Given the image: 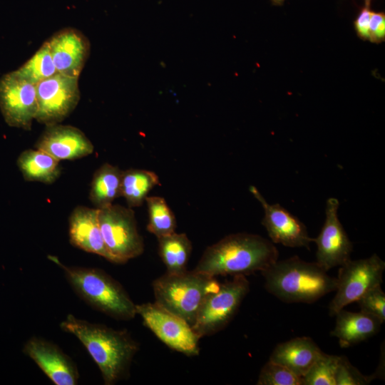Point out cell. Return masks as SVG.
<instances>
[{
    "label": "cell",
    "mask_w": 385,
    "mask_h": 385,
    "mask_svg": "<svg viewBox=\"0 0 385 385\" xmlns=\"http://www.w3.org/2000/svg\"><path fill=\"white\" fill-rule=\"evenodd\" d=\"M278 256L273 243L260 235L231 234L209 246L193 270L213 277L245 276L267 269Z\"/></svg>",
    "instance_id": "cell-1"
},
{
    "label": "cell",
    "mask_w": 385,
    "mask_h": 385,
    "mask_svg": "<svg viewBox=\"0 0 385 385\" xmlns=\"http://www.w3.org/2000/svg\"><path fill=\"white\" fill-rule=\"evenodd\" d=\"M61 329L74 335L98 365L106 385L123 379L138 351V344L126 330H115L68 314Z\"/></svg>",
    "instance_id": "cell-2"
},
{
    "label": "cell",
    "mask_w": 385,
    "mask_h": 385,
    "mask_svg": "<svg viewBox=\"0 0 385 385\" xmlns=\"http://www.w3.org/2000/svg\"><path fill=\"white\" fill-rule=\"evenodd\" d=\"M322 266L298 256L276 261L261 272L268 292L287 303H313L335 291L337 277Z\"/></svg>",
    "instance_id": "cell-3"
},
{
    "label": "cell",
    "mask_w": 385,
    "mask_h": 385,
    "mask_svg": "<svg viewBox=\"0 0 385 385\" xmlns=\"http://www.w3.org/2000/svg\"><path fill=\"white\" fill-rule=\"evenodd\" d=\"M48 258L63 270L73 290L93 309L121 320L132 319L137 314L136 304L123 286L103 270L67 266L56 256Z\"/></svg>",
    "instance_id": "cell-4"
},
{
    "label": "cell",
    "mask_w": 385,
    "mask_h": 385,
    "mask_svg": "<svg viewBox=\"0 0 385 385\" xmlns=\"http://www.w3.org/2000/svg\"><path fill=\"white\" fill-rule=\"evenodd\" d=\"M220 284L215 277L192 271L166 272L153 282L157 304L192 325L205 299Z\"/></svg>",
    "instance_id": "cell-5"
},
{
    "label": "cell",
    "mask_w": 385,
    "mask_h": 385,
    "mask_svg": "<svg viewBox=\"0 0 385 385\" xmlns=\"http://www.w3.org/2000/svg\"><path fill=\"white\" fill-rule=\"evenodd\" d=\"M250 290L244 275L233 276L203 300L192 328L197 337L212 335L225 327L235 315Z\"/></svg>",
    "instance_id": "cell-6"
},
{
    "label": "cell",
    "mask_w": 385,
    "mask_h": 385,
    "mask_svg": "<svg viewBox=\"0 0 385 385\" xmlns=\"http://www.w3.org/2000/svg\"><path fill=\"white\" fill-rule=\"evenodd\" d=\"M98 220L112 262L123 264L140 255L144 243L137 228L134 212L119 205L99 209Z\"/></svg>",
    "instance_id": "cell-7"
},
{
    "label": "cell",
    "mask_w": 385,
    "mask_h": 385,
    "mask_svg": "<svg viewBox=\"0 0 385 385\" xmlns=\"http://www.w3.org/2000/svg\"><path fill=\"white\" fill-rule=\"evenodd\" d=\"M384 269L385 262L376 254L366 259L349 260L341 265L337 277L336 294L329 306V315H336L370 289L381 284Z\"/></svg>",
    "instance_id": "cell-8"
},
{
    "label": "cell",
    "mask_w": 385,
    "mask_h": 385,
    "mask_svg": "<svg viewBox=\"0 0 385 385\" xmlns=\"http://www.w3.org/2000/svg\"><path fill=\"white\" fill-rule=\"evenodd\" d=\"M144 324L170 349L186 356L200 353V338L185 319L156 302L136 304Z\"/></svg>",
    "instance_id": "cell-9"
},
{
    "label": "cell",
    "mask_w": 385,
    "mask_h": 385,
    "mask_svg": "<svg viewBox=\"0 0 385 385\" xmlns=\"http://www.w3.org/2000/svg\"><path fill=\"white\" fill-rule=\"evenodd\" d=\"M78 79L56 73L37 83L38 111L35 120L48 126L67 118L80 100Z\"/></svg>",
    "instance_id": "cell-10"
},
{
    "label": "cell",
    "mask_w": 385,
    "mask_h": 385,
    "mask_svg": "<svg viewBox=\"0 0 385 385\" xmlns=\"http://www.w3.org/2000/svg\"><path fill=\"white\" fill-rule=\"evenodd\" d=\"M0 110L6 123L30 130L38 111L36 85L9 72L0 78Z\"/></svg>",
    "instance_id": "cell-11"
},
{
    "label": "cell",
    "mask_w": 385,
    "mask_h": 385,
    "mask_svg": "<svg viewBox=\"0 0 385 385\" xmlns=\"http://www.w3.org/2000/svg\"><path fill=\"white\" fill-rule=\"evenodd\" d=\"M339 200L330 197L327 200L324 225L317 237V262L326 271L341 266L351 260L353 245L349 240L337 215Z\"/></svg>",
    "instance_id": "cell-12"
},
{
    "label": "cell",
    "mask_w": 385,
    "mask_h": 385,
    "mask_svg": "<svg viewBox=\"0 0 385 385\" xmlns=\"http://www.w3.org/2000/svg\"><path fill=\"white\" fill-rule=\"evenodd\" d=\"M250 192L260 202L265 211L262 224L272 242L290 247H305L309 249L313 238L308 235L305 225L279 204L270 205L255 186Z\"/></svg>",
    "instance_id": "cell-13"
},
{
    "label": "cell",
    "mask_w": 385,
    "mask_h": 385,
    "mask_svg": "<svg viewBox=\"0 0 385 385\" xmlns=\"http://www.w3.org/2000/svg\"><path fill=\"white\" fill-rule=\"evenodd\" d=\"M23 351L56 385L78 384L79 374L76 364L56 344L33 337L25 343Z\"/></svg>",
    "instance_id": "cell-14"
},
{
    "label": "cell",
    "mask_w": 385,
    "mask_h": 385,
    "mask_svg": "<svg viewBox=\"0 0 385 385\" xmlns=\"http://www.w3.org/2000/svg\"><path fill=\"white\" fill-rule=\"evenodd\" d=\"M47 42L57 73L78 78L89 54L87 38L75 29L65 28Z\"/></svg>",
    "instance_id": "cell-15"
},
{
    "label": "cell",
    "mask_w": 385,
    "mask_h": 385,
    "mask_svg": "<svg viewBox=\"0 0 385 385\" xmlns=\"http://www.w3.org/2000/svg\"><path fill=\"white\" fill-rule=\"evenodd\" d=\"M36 148L59 161L87 156L94 149L92 143L81 130L60 124L46 126Z\"/></svg>",
    "instance_id": "cell-16"
},
{
    "label": "cell",
    "mask_w": 385,
    "mask_h": 385,
    "mask_svg": "<svg viewBox=\"0 0 385 385\" xmlns=\"http://www.w3.org/2000/svg\"><path fill=\"white\" fill-rule=\"evenodd\" d=\"M98 208L76 207L69 217V238L73 246L100 255L112 262L104 243L98 220Z\"/></svg>",
    "instance_id": "cell-17"
},
{
    "label": "cell",
    "mask_w": 385,
    "mask_h": 385,
    "mask_svg": "<svg viewBox=\"0 0 385 385\" xmlns=\"http://www.w3.org/2000/svg\"><path fill=\"white\" fill-rule=\"evenodd\" d=\"M323 353L311 338L296 337L277 344L269 360L302 377Z\"/></svg>",
    "instance_id": "cell-18"
},
{
    "label": "cell",
    "mask_w": 385,
    "mask_h": 385,
    "mask_svg": "<svg viewBox=\"0 0 385 385\" xmlns=\"http://www.w3.org/2000/svg\"><path fill=\"white\" fill-rule=\"evenodd\" d=\"M335 316V327L330 334L339 339V345L343 348L371 337L379 331L382 324L379 319L361 311L351 312L342 309Z\"/></svg>",
    "instance_id": "cell-19"
},
{
    "label": "cell",
    "mask_w": 385,
    "mask_h": 385,
    "mask_svg": "<svg viewBox=\"0 0 385 385\" xmlns=\"http://www.w3.org/2000/svg\"><path fill=\"white\" fill-rule=\"evenodd\" d=\"M17 165L27 181L51 184L61 173L59 160L37 148L22 152L17 160Z\"/></svg>",
    "instance_id": "cell-20"
},
{
    "label": "cell",
    "mask_w": 385,
    "mask_h": 385,
    "mask_svg": "<svg viewBox=\"0 0 385 385\" xmlns=\"http://www.w3.org/2000/svg\"><path fill=\"white\" fill-rule=\"evenodd\" d=\"M122 170L118 167L105 163L93 175L91 185L89 199L101 209L111 205L121 196L120 184Z\"/></svg>",
    "instance_id": "cell-21"
},
{
    "label": "cell",
    "mask_w": 385,
    "mask_h": 385,
    "mask_svg": "<svg viewBox=\"0 0 385 385\" xmlns=\"http://www.w3.org/2000/svg\"><path fill=\"white\" fill-rule=\"evenodd\" d=\"M158 252L168 273L179 274L187 271L192 252V243L185 233H176L158 238Z\"/></svg>",
    "instance_id": "cell-22"
},
{
    "label": "cell",
    "mask_w": 385,
    "mask_h": 385,
    "mask_svg": "<svg viewBox=\"0 0 385 385\" xmlns=\"http://www.w3.org/2000/svg\"><path fill=\"white\" fill-rule=\"evenodd\" d=\"M160 185L159 178L154 172L128 169L122 172L120 192L129 207H138L143 204L148 192Z\"/></svg>",
    "instance_id": "cell-23"
},
{
    "label": "cell",
    "mask_w": 385,
    "mask_h": 385,
    "mask_svg": "<svg viewBox=\"0 0 385 385\" xmlns=\"http://www.w3.org/2000/svg\"><path fill=\"white\" fill-rule=\"evenodd\" d=\"M14 72L34 85L56 74L57 71L47 41Z\"/></svg>",
    "instance_id": "cell-24"
},
{
    "label": "cell",
    "mask_w": 385,
    "mask_h": 385,
    "mask_svg": "<svg viewBox=\"0 0 385 385\" xmlns=\"http://www.w3.org/2000/svg\"><path fill=\"white\" fill-rule=\"evenodd\" d=\"M149 221L147 230L157 238L175 232L176 219L165 200L159 196L146 197Z\"/></svg>",
    "instance_id": "cell-25"
},
{
    "label": "cell",
    "mask_w": 385,
    "mask_h": 385,
    "mask_svg": "<svg viewBox=\"0 0 385 385\" xmlns=\"http://www.w3.org/2000/svg\"><path fill=\"white\" fill-rule=\"evenodd\" d=\"M339 356L323 353L302 377V385H336Z\"/></svg>",
    "instance_id": "cell-26"
},
{
    "label": "cell",
    "mask_w": 385,
    "mask_h": 385,
    "mask_svg": "<svg viewBox=\"0 0 385 385\" xmlns=\"http://www.w3.org/2000/svg\"><path fill=\"white\" fill-rule=\"evenodd\" d=\"M257 384L302 385V379L285 366L268 360L261 369Z\"/></svg>",
    "instance_id": "cell-27"
},
{
    "label": "cell",
    "mask_w": 385,
    "mask_h": 385,
    "mask_svg": "<svg viewBox=\"0 0 385 385\" xmlns=\"http://www.w3.org/2000/svg\"><path fill=\"white\" fill-rule=\"evenodd\" d=\"M356 302L361 312L375 317L382 323L384 322L385 294L381 287V284L370 289Z\"/></svg>",
    "instance_id": "cell-28"
},
{
    "label": "cell",
    "mask_w": 385,
    "mask_h": 385,
    "mask_svg": "<svg viewBox=\"0 0 385 385\" xmlns=\"http://www.w3.org/2000/svg\"><path fill=\"white\" fill-rule=\"evenodd\" d=\"M376 376H364L344 356H339L336 376V385H364L370 383Z\"/></svg>",
    "instance_id": "cell-29"
},
{
    "label": "cell",
    "mask_w": 385,
    "mask_h": 385,
    "mask_svg": "<svg viewBox=\"0 0 385 385\" xmlns=\"http://www.w3.org/2000/svg\"><path fill=\"white\" fill-rule=\"evenodd\" d=\"M385 40V14L384 12H371L369 21V41L379 43Z\"/></svg>",
    "instance_id": "cell-30"
},
{
    "label": "cell",
    "mask_w": 385,
    "mask_h": 385,
    "mask_svg": "<svg viewBox=\"0 0 385 385\" xmlns=\"http://www.w3.org/2000/svg\"><path fill=\"white\" fill-rule=\"evenodd\" d=\"M371 11L364 7L354 22L357 36L364 41H369V21Z\"/></svg>",
    "instance_id": "cell-31"
},
{
    "label": "cell",
    "mask_w": 385,
    "mask_h": 385,
    "mask_svg": "<svg viewBox=\"0 0 385 385\" xmlns=\"http://www.w3.org/2000/svg\"><path fill=\"white\" fill-rule=\"evenodd\" d=\"M285 0H271L274 5H282Z\"/></svg>",
    "instance_id": "cell-32"
},
{
    "label": "cell",
    "mask_w": 385,
    "mask_h": 385,
    "mask_svg": "<svg viewBox=\"0 0 385 385\" xmlns=\"http://www.w3.org/2000/svg\"><path fill=\"white\" fill-rule=\"evenodd\" d=\"M371 0H364L365 7L370 8Z\"/></svg>",
    "instance_id": "cell-33"
}]
</instances>
